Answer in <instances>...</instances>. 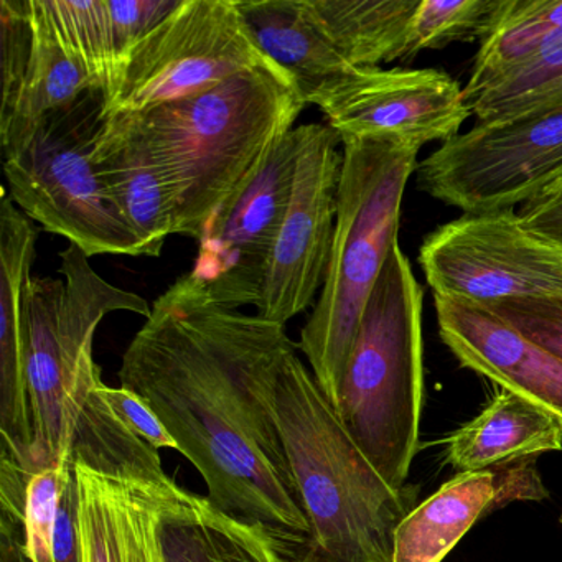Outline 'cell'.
<instances>
[{
	"mask_svg": "<svg viewBox=\"0 0 562 562\" xmlns=\"http://www.w3.org/2000/svg\"><path fill=\"white\" fill-rule=\"evenodd\" d=\"M55 562H83L78 525V483L74 462L61 473L60 499L55 525Z\"/></svg>",
	"mask_w": 562,
	"mask_h": 562,
	"instance_id": "cell-34",
	"label": "cell"
},
{
	"mask_svg": "<svg viewBox=\"0 0 562 562\" xmlns=\"http://www.w3.org/2000/svg\"><path fill=\"white\" fill-rule=\"evenodd\" d=\"M166 562H289L259 526L238 521L200 498L162 528Z\"/></svg>",
	"mask_w": 562,
	"mask_h": 562,
	"instance_id": "cell-23",
	"label": "cell"
},
{
	"mask_svg": "<svg viewBox=\"0 0 562 562\" xmlns=\"http://www.w3.org/2000/svg\"><path fill=\"white\" fill-rule=\"evenodd\" d=\"M294 187L284 222L269 256L256 311L285 325L311 307L324 288L337 223L344 154L338 134L325 124L297 127Z\"/></svg>",
	"mask_w": 562,
	"mask_h": 562,
	"instance_id": "cell-11",
	"label": "cell"
},
{
	"mask_svg": "<svg viewBox=\"0 0 562 562\" xmlns=\"http://www.w3.org/2000/svg\"><path fill=\"white\" fill-rule=\"evenodd\" d=\"M104 396L110 401L117 416L126 423V426L139 436L144 442L149 443L153 449L179 450V443L173 439L172 434L164 426L153 407L146 403L144 397L126 387H111L104 384Z\"/></svg>",
	"mask_w": 562,
	"mask_h": 562,
	"instance_id": "cell-33",
	"label": "cell"
},
{
	"mask_svg": "<svg viewBox=\"0 0 562 562\" xmlns=\"http://www.w3.org/2000/svg\"><path fill=\"white\" fill-rule=\"evenodd\" d=\"M554 193H562V180L561 182L555 183V186L552 187V189H549L548 192H546L544 195L541 196L554 195Z\"/></svg>",
	"mask_w": 562,
	"mask_h": 562,
	"instance_id": "cell-37",
	"label": "cell"
},
{
	"mask_svg": "<svg viewBox=\"0 0 562 562\" xmlns=\"http://www.w3.org/2000/svg\"><path fill=\"white\" fill-rule=\"evenodd\" d=\"M285 325L213 304L177 279L127 347L121 386L153 407L199 470L218 512L259 526L289 562H311L314 531L278 419Z\"/></svg>",
	"mask_w": 562,
	"mask_h": 562,
	"instance_id": "cell-1",
	"label": "cell"
},
{
	"mask_svg": "<svg viewBox=\"0 0 562 562\" xmlns=\"http://www.w3.org/2000/svg\"><path fill=\"white\" fill-rule=\"evenodd\" d=\"M446 460L462 472L499 469L562 450V416L502 390L475 419L450 434Z\"/></svg>",
	"mask_w": 562,
	"mask_h": 562,
	"instance_id": "cell-19",
	"label": "cell"
},
{
	"mask_svg": "<svg viewBox=\"0 0 562 562\" xmlns=\"http://www.w3.org/2000/svg\"><path fill=\"white\" fill-rule=\"evenodd\" d=\"M37 229L8 190L0 202V459L34 476V416L24 340V295L35 259Z\"/></svg>",
	"mask_w": 562,
	"mask_h": 562,
	"instance_id": "cell-15",
	"label": "cell"
},
{
	"mask_svg": "<svg viewBox=\"0 0 562 562\" xmlns=\"http://www.w3.org/2000/svg\"><path fill=\"white\" fill-rule=\"evenodd\" d=\"M305 106L291 75L272 64L137 113L169 182L173 235L200 241Z\"/></svg>",
	"mask_w": 562,
	"mask_h": 562,
	"instance_id": "cell-2",
	"label": "cell"
},
{
	"mask_svg": "<svg viewBox=\"0 0 562 562\" xmlns=\"http://www.w3.org/2000/svg\"><path fill=\"white\" fill-rule=\"evenodd\" d=\"M423 289L400 243L374 285L345 368L337 413L374 469L406 488L423 409Z\"/></svg>",
	"mask_w": 562,
	"mask_h": 562,
	"instance_id": "cell-5",
	"label": "cell"
},
{
	"mask_svg": "<svg viewBox=\"0 0 562 562\" xmlns=\"http://www.w3.org/2000/svg\"><path fill=\"white\" fill-rule=\"evenodd\" d=\"M268 65L272 61L252 41L236 0H180L131 52L104 113H144Z\"/></svg>",
	"mask_w": 562,
	"mask_h": 562,
	"instance_id": "cell-8",
	"label": "cell"
},
{
	"mask_svg": "<svg viewBox=\"0 0 562 562\" xmlns=\"http://www.w3.org/2000/svg\"><path fill=\"white\" fill-rule=\"evenodd\" d=\"M65 50L110 98L116 85V57L106 0H37Z\"/></svg>",
	"mask_w": 562,
	"mask_h": 562,
	"instance_id": "cell-27",
	"label": "cell"
},
{
	"mask_svg": "<svg viewBox=\"0 0 562 562\" xmlns=\"http://www.w3.org/2000/svg\"><path fill=\"white\" fill-rule=\"evenodd\" d=\"M297 348L282 361L278 419L314 531L311 562H391L400 522L416 508L357 446Z\"/></svg>",
	"mask_w": 562,
	"mask_h": 562,
	"instance_id": "cell-3",
	"label": "cell"
},
{
	"mask_svg": "<svg viewBox=\"0 0 562 562\" xmlns=\"http://www.w3.org/2000/svg\"><path fill=\"white\" fill-rule=\"evenodd\" d=\"M562 180V108L475 124L417 167V187L463 215L506 212Z\"/></svg>",
	"mask_w": 562,
	"mask_h": 562,
	"instance_id": "cell-9",
	"label": "cell"
},
{
	"mask_svg": "<svg viewBox=\"0 0 562 562\" xmlns=\"http://www.w3.org/2000/svg\"><path fill=\"white\" fill-rule=\"evenodd\" d=\"M106 2L110 11L111 34H113L114 57H116L117 81L121 68L131 52L179 8L180 0H106Z\"/></svg>",
	"mask_w": 562,
	"mask_h": 562,
	"instance_id": "cell-32",
	"label": "cell"
},
{
	"mask_svg": "<svg viewBox=\"0 0 562 562\" xmlns=\"http://www.w3.org/2000/svg\"><path fill=\"white\" fill-rule=\"evenodd\" d=\"M83 562H166L164 522L202 496L166 482L106 475L74 462Z\"/></svg>",
	"mask_w": 562,
	"mask_h": 562,
	"instance_id": "cell-14",
	"label": "cell"
},
{
	"mask_svg": "<svg viewBox=\"0 0 562 562\" xmlns=\"http://www.w3.org/2000/svg\"><path fill=\"white\" fill-rule=\"evenodd\" d=\"M34 48L29 0L0 2V50H2V101L0 111L14 103Z\"/></svg>",
	"mask_w": 562,
	"mask_h": 562,
	"instance_id": "cell-30",
	"label": "cell"
},
{
	"mask_svg": "<svg viewBox=\"0 0 562 562\" xmlns=\"http://www.w3.org/2000/svg\"><path fill=\"white\" fill-rule=\"evenodd\" d=\"M60 259L64 279L32 278L24 295L34 473L71 462L75 420L103 381L93 355L98 325L113 312L153 314L146 299L101 278L77 246L68 245Z\"/></svg>",
	"mask_w": 562,
	"mask_h": 562,
	"instance_id": "cell-6",
	"label": "cell"
},
{
	"mask_svg": "<svg viewBox=\"0 0 562 562\" xmlns=\"http://www.w3.org/2000/svg\"><path fill=\"white\" fill-rule=\"evenodd\" d=\"M29 14L34 48L14 103L0 111L2 156L21 147L45 117L77 103L88 91L97 90L88 71L58 41L37 0H29Z\"/></svg>",
	"mask_w": 562,
	"mask_h": 562,
	"instance_id": "cell-21",
	"label": "cell"
},
{
	"mask_svg": "<svg viewBox=\"0 0 562 562\" xmlns=\"http://www.w3.org/2000/svg\"><path fill=\"white\" fill-rule=\"evenodd\" d=\"M297 154L294 127L200 239L189 274L213 304L235 311L258 304L269 256L291 202Z\"/></svg>",
	"mask_w": 562,
	"mask_h": 562,
	"instance_id": "cell-12",
	"label": "cell"
},
{
	"mask_svg": "<svg viewBox=\"0 0 562 562\" xmlns=\"http://www.w3.org/2000/svg\"><path fill=\"white\" fill-rule=\"evenodd\" d=\"M434 302L440 338L462 367L562 416L561 360L488 305L446 295Z\"/></svg>",
	"mask_w": 562,
	"mask_h": 562,
	"instance_id": "cell-16",
	"label": "cell"
},
{
	"mask_svg": "<svg viewBox=\"0 0 562 562\" xmlns=\"http://www.w3.org/2000/svg\"><path fill=\"white\" fill-rule=\"evenodd\" d=\"M419 265L434 295L492 305L562 295V251L522 225L515 210L462 215L424 239Z\"/></svg>",
	"mask_w": 562,
	"mask_h": 562,
	"instance_id": "cell-10",
	"label": "cell"
},
{
	"mask_svg": "<svg viewBox=\"0 0 562 562\" xmlns=\"http://www.w3.org/2000/svg\"><path fill=\"white\" fill-rule=\"evenodd\" d=\"M562 34V0H502L480 41L465 101L538 55Z\"/></svg>",
	"mask_w": 562,
	"mask_h": 562,
	"instance_id": "cell-24",
	"label": "cell"
},
{
	"mask_svg": "<svg viewBox=\"0 0 562 562\" xmlns=\"http://www.w3.org/2000/svg\"><path fill=\"white\" fill-rule=\"evenodd\" d=\"M65 465L41 470L29 483L24 528L32 562H55V525Z\"/></svg>",
	"mask_w": 562,
	"mask_h": 562,
	"instance_id": "cell-29",
	"label": "cell"
},
{
	"mask_svg": "<svg viewBox=\"0 0 562 562\" xmlns=\"http://www.w3.org/2000/svg\"><path fill=\"white\" fill-rule=\"evenodd\" d=\"M561 251H562V249H561Z\"/></svg>",
	"mask_w": 562,
	"mask_h": 562,
	"instance_id": "cell-38",
	"label": "cell"
},
{
	"mask_svg": "<svg viewBox=\"0 0 562 562\" xmlns=\"http://www.w3.org/2000/svg\"><path fill=\"white\" fill-rule=\"evenodd\" d=\"M344 144L337 223L321 297L301 331L299 350L337 411L345 368L374 285L400 233L407 182L420 147L407 140Z\"/></svg>",
	"mask_w": 562,
	"mask_h": 562,
	"instance_id": "cell-4",
	"label": "cell"
},
{
	"mask_svg": "<svg viewBox=\"0 0 562 562\" xmlns=\"http://www.w3.org/2000/svg\"><path fill=\"white\" fill-rule=\"evenodd\" d=\"M502 0H420L407 35L406 57L459 42L483 41Z\"/></svg>",
	"mask_w": 562,
	"mask_h": 562,
	"instance_id": "cell-28",
	"label": "cell"
},
{
	"mask_svg": "<svg viewBox=\"0 0 562 562\" xmlns=\"http://www.w3.org/2000/svg\"><path fill=\"white\" fill-rule=\"evenodd\" d=\"M0 562H32L25 548L24 519L0 515Z\"/></svg>",
	"mask_w": 562,
	"mask_h": 562,
	"instance_id": "cell-36",
	"label": "cell"
},
{
	"mask_svg": "<svg viewBox=\"0 0 562 562\" xmlns=\"http://www.w3.org/2000/svg\"><path fill=\"white\" fill-rule=\"evenodd\" d=\"M101 381L75 420L70 460L83 462L106 475L166 482L172 479L162 467L159 450L153 449L126 426L104 396Z\"/></svg>",
	"mask_w": 562,
	"mask_h": 562,
	"instance_id": "cell-25",
	"label": "cell"
},
{
	"mask_svg": "<svg viewBox=\"0 0 562 562\" xmlns=\"http://www.w3.org/2000/svg\"><path fill=\"white\" fill-rule=\"evenodd\" d=\"M259 50L297 83L305 103L355 70L335 50L307 0H236Z\"/></svg>",
	"mask_w": 562,
	"mask_h": 562,
	"instance_id": "cell-20",
	"label": "cell"
},
{
	"mask_svg": "<svg viewBox=\"0 0 562 562\" xmlns=\"http://www.w3.org/2000/svg\"><path fill=\"white\" fill-rule=\"evenodd\" d=\"M311 104L341 143L391 137L419 147L443 144L472 114L460 85L439 70L355 68Z\"/></svg>",
	"mask_w": 562,
	"mask_h": 562,
	"instance_id": "cell-13",
	"label": "cell"
},
{
	"mask_svg": "<svg viewBox=\"0 0 562 562\" xmlns=\"http://www.w3.org/2000/svg\"><path fill=\"white\" fill-rule=\"evenodd\" d=\"M420 0H307L335 50L355 68H380L406 57Z\"/></svg>",
	"mask_w": 562,
	"mask_h": 562,
	"instance_id": "cell-22",
	"label": "cell"
},
{
	"mask_svg": "<svg viewBox=\"0 0 562 562\" xmlns=\"http://www.w3.org/2000/svg\"><path fill=\"white\" fill-rule=\"evenodd\" d=\"M106 97L91 90L45 117L4 156L9 196L45 232L64 236L88 258L143 256L94 162Z\"/></svg>",
	"mask_w": 562,
	"mask_h": 562,
	"instance_id": "cell-7",
	"label": "cell"
},
{
	"mask_svg": "<svg viewBox=\"0 0 562 562\" xmlns=\"http://www.w3.org/2000/svg\"><path fill=\"white\" fill-rule=\"evenodd\" d=\"M93 156L140 252L157 258L173 235L172 195L139 116L104 113Z\"/></svg>",
	"mask_w": 562,
	"mask_h": 562,
	"instance_id": "cell-18",
	"label": "cell"
},
{
	"mask_svg": "<svg viewBox=\"0 0 562 562\" xmlns=\"http://www.w3.org/2000/svg\"><path fill=\"white\" fill-rule=\"evenodd\" d=\"M467 104L476 124H502L562 108V34Z\"/></svg>",
	"mask_w": 562,
	"mask_h": 562,
	"instance_id": "cell-26",
	"label": "cell"
},
{
	"mask_svg": "<svg viewBox=\"0 0 562 562\" xmlns=\"http://www.w3.org/2000/svg\"><path fill=\"white\" fill-rule=\"evenodd\" d=\"M549 493L531 460L457 473L397 526L391 562H442L482 516Z\"/></svg>",
	"mask_w": 562,
	"mask_h": 562,
	"instance_id": "cell-17",
	"label": "cell"
},
{
	"mask_svg": "<svg viewBox=\"0 0 562 562\" xmlns=\"http://www.w3.org/2000/svg\"><path fill=\"white\" fill-rule=\"evenodd\" d=\"M488 307L519 334L562 361V295L506 299Z\"/></svg>",
	"mask_w": 562,
	"mask_h": 562,
	"instance_id": "cell-31",
	"label": "cell"
},
{
	"mask_svg": "<svg viewBox=\"0 0 562 562\" xmlns=\"http://www.w3.org/2000/svg\"><path fill=\"white\" fill-rule=\"evenodd\" d=\"M519 216L529 232L562 249V193L526 203Z\"/></svg>",
	"mask_w": 562,
	"mask_h": 562,
	"instance_id": "cell-35",
	"label": "cell"
}]
</instances>
